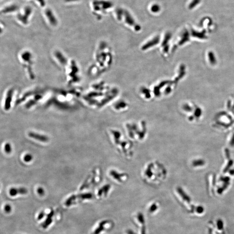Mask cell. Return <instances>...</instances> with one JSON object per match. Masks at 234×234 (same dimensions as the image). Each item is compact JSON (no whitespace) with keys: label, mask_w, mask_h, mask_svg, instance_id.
<instances>
[{"label":"cell","mask_w":234,"mask_h":234,"mask_svg":"<svg viewBox=\"0 0 234 234\" xmlns=\"http://www.w3.org/2000/svg\"><path fill=\"white\" fill-rule=\"evenodd\" d=\"M157 209V204L156 203H154V204H152L150 207V209H149V211H150V212H154V211H155Z\"/></svg>","instance_id":"obj_23"},{"label":"cell","mask_w":234,"mask_h":234,"mask_svg":"<svg viewBox=\"0 0 234 234\" xmlns=\"http://www.w3.org/2000/svg\"><path fill=\"white\" fill-rule=\"evenodd\" d=\"M66 84L70 87L77 86L82 80L80 66L76 61L69 58L63 69Z\"/></svg>","instance_id":"obj_6"},{"label":"cell","mask_w":234,"mask_h":234,"mask_svg":"<svg viewBox=\"0 0 234 234\" xmlns=\"http://www.w3.org/2000/svg\"><path fill=\"white\" fill-rule=\"evenodd\" d=\"M107 221H103L99 224V227L95 230L94 234H99L104 229V226L107 223Z\"/></svg>","instance_id":"obj_19"},{"label":"cell","mask_w":234,"mask_h":234,"mask_svg":"<svg viewBox=\"0 0 234 234\" xmlns=\"http://www.w3.org/2000/svg\"><path fill=\"white\" fill-rule=\"evenodd\" d=\"M79 0H64V1L66 2H75L79 1Z\"/></svg>","instance_id":"obj_29"},{"label":"cell","mask_w":234,"mask_h":234,"mask_svg":"<svg viewBox=\"0 0 234 234\" xmlns=\"http://www.w3.org/2000/svg\"><path fill=\"white\" fill-rule=\"evenodd\" d=\"M33 159L32 156L30 154H27L24 157V160L26 162H29Z\"/></svg>","instance_id":"obj_21"},{"label":"cell","mask_w":234,"mask_h":234,"mask_svg":"<svg viewBox=\"0 0 234 234\" xmlns=\"http://www.w3.org/2000/svg\"><path fill=\"white\" fill-rule=\"evenodd\" d=\"M108 177L113 181L119 183H123L129 179V175L124 172L115 169H111L108 172Z\"/></svg>","instance_id":"obj_9"},{"label":"cell","mask_w":234,"mask_h":234,"mask_svg":"<svg viewBox=\"0 0 234 234\" xmlns=\"http://www.w3.org/2000/svg\"><path fill=\"white\" fill-rule=\"evenodd\" d=\"M167 174V170L162 163L155 160L146 164L142 172V176L147 182L157 183L166 179Z\"/></svg>","instance_id":"obj_3"},{"label":"cell","mask_w":234,"mask_h":234,"mask_svg":"<svg viewBox=\"0 0 234 234\" xmlns=\"http://www.w3.org/2000/svg\"><path fill=\"white\" fill-rule=\"evenodd\" d=\"M37 0L42 7H44L46 5V1L45 0Z\"/></svg>","instance_id":"obj_25"},{"label":"cell","mask_w":234,"mask_h":234,"mask_svg":"<svg viewBox=\"0 0 234 234\" xmlns=\"http://www.w3.org/2000/svg\"><path fill=\"white\" fill-rule=\"evenodd\" d=\"M32 9L29 6L26 7L24 9V14H18L17 15V18L23 24L26 25L29 23V18L32 14Z\"/></svg>","instance_id":"obj_12"},{"label":"cell","mask_w":234,"mask_h":234,"mask_svg":"<svg viewBox=\"0 0 234 234\" xmlns=\"http://www.w3.org/2000/svg\"><path fill=\"white\" fill-rule=\"evenodd\" d=\"M97 179H102V172L100 170L97 171L96 169H95L87 177L80 187V190H83L85 188H88L91 185L95 184L97 182Z\"/></svg>","instance_id":"obj_8"},{"label":"cell","mask_w":234,"mask_h":234,"mask_svg":"<svg viewBox=\"0 0 234 234\" xmlns=\"http://www.w3.org/2000/svg\"><path fill=\"white\" fill-rule=\"evenodd\" d=\"M111 187V185L109 184H107L104 185L98 191V195L99 197H101L102 195L104 194L105 196H107L109 191L110 190Z\"/></svg>","instance_id":"obj_16"},{"label":"cell","mask_w":234,"mask_h":234,"mask_svg":"<svg viewBox=\"0 0 234 234\" xmlns=\"http://www.w3.org/2000/svg\"><path fill=\"white\" fill-rule=\"evenodd\" d=\"M4 210L6 212H10L11 211V207L9 205H6L4 207Z\"/></svg>","instance_id":"obj_24"},{"label":"cell","mask_w":234,"mask_h":234,"mask_svg":"<svg viewBox=\"0 0 234 234\" xmlns=\"http://www.w3.org/2000/svg\"><path fill=\"white\" fill-rule=\"evenodd\" d=\"M18 8L19 7L17 5L12 4L11 5L6 7L5 8H4L2 10L1 12L4 14H8L17 11V10H18Z\"/></svg>","instance_id":"obj_17"},{"label":"cell","mask_w":234,"mask_h":234,"mask_svg":"<svg viewBox=\"0 0 234 234\" xmlns=\"http://www.w3.org/2000/svg\"><path fill=\"white\" fill-rule=\"evenodd\" d=\"M28 193V190L24 188H12L9 190V194L11 196H16L17 194H26Z\"/></svg>","instance_id":"obj_15"},{"label":"cell","mask_w":234,"mask_h":234,"mask_svg":"<svg viewBox=\"0 0 234 234\" xmlns=\"http://www.w3.org/2000/svg\"><path fill=\"white\" fill-rule=\"evenodd\" d=\"M12 150L11 145L9 143H7L4 147V151L6 153L9 154L10 153Z\"/></svg>","instance_id":"obj_20"},{"label":"cell","mask_w":234,"mask_h":234,"mask_svg":"<svg viewBox=\"0 0 234 234\" xmlns=\"http://www.w3.org/2000/svg\"><path fill=\"white\" fill-rule=\"evenodd\" d=\"M52 57L56 64L62 69L66 66L69 59L62 51L59 49L54 50L52 51Z\"/></svg>","instance_id":"obj_10"},{"label":"cell","mask_w":234,"mask_h":234,"mask_svg":"<svg viewBox=\"0 0 234 234\" xmlns=\"http://www.w3.org/2000/svg\"><path fill=\"white\" fill-rule=\"evenodd\" d=\"M37 192L40 195H43L44 193V190L42 188H39L38 189Z\"/></svg>","instance_id":"obj_26"},{"label":"cell","mask_w":234,"mask_h":234,"mask_svg":"<svg viewBox=\"0 0 234 234\" xmlns=\"http://www.w3.org/2000/svg\"><path fill=\"white\" fill-rule=\"evenodd\" d=\"M109 135L114 146L119 154L127 159L133 157L134 147L131 140L125 138L121 131L117 129L109 130Z\"/></svg>","instance_id":"obj_2"},{"label":"cell","mask_w":234,"mask_h":234,"mask_svg":"<svg viewBox=\"0 0 234 234\" xmlns=\"http://www.w3.org/2000/svg\"><path fill=\"white\" fill-rule=\"evenodd\" d=\"M45 13L50 25L53 27H56L58 25V20L50 9H47Z\"/></svg>","instance_id":"obj_13"},{"label":"cell","mask_w":234,"mask_h":234,"mask_svg":"<svg viewBox=\"0 0 234 234\" xmlns=\"http://www.w3.org/2000/svg\"><path fill=\"white\" fill-rule=\"evenodd\" d=\"M50 89L37 87L30 88L23 92L18 96L16 105L24 103L27 109H29L45 99H47Z\"/></svg>","instance_id":"obj_1"},{"label":"cell","mask_w":234,"mask_h":234,"mask_svg":"<svg viewBox=\"0 0 234 234\" xmlns=\"http://www.w3.org/2000/svg\"><path fill=\"white\" fill-rule=\"evenodd\" d=\"M28 135L30 138L35 139L43 142H47L49 141V138L47 136L41 135L34 132H29Z\"/></svg>","instance_id":"obj_14"},{"label":"cell","mask_w":234,"mask_h":234,"mask_svg":"<svg viewBox=\"0 0 234 234\" xmlns=\"http://www.w3.org/2000/svg\"><path fill=\"white\" fill-rule=\"evenodd\" d=\"M54 215V212L53 211H51V212L47 215V218L46 221L44 222V223L42 225V226L44 229H46L48 226L50 225V224L52 222V216Z\"/></svg>","instance_id":"obj_18"},{"label":"cell","mask_w":234,"mask_h":234,"mask_svg":"<svg viewBox=\"0 0 234 234\" xmlns=\"http://www.w3.org/2000/svg\"><path fill=\"white\" fill-rule=\"evenodd\" d=\"M17 59L28 79L30 80H34L36 78L34 68L35 57L33 52L28 49L20 50L17 54Z\"/></svg>","instance_id":"obj_5"},{"label":"cell","mask_w":234,"mask_h":234,"mask_svg":"<svg viewBox=\"0 0 234 234\" xmlns=\"http://www.w3.org/2000/svg\"><path fill=\"white\" fill-rule=\"evenodd\" d=\"M138 221L141 223L142 224H143L145 222L144 218L143 217V215L141 213H139L138 214Z\"/></svg>","instance_id":"obj_22"},{"label":"cell","mask_w":234,"mask_h":234,"mask_svg":"<svg viewBox=\"0 0 234 234\" xmlns=\"http://www.w3.org/2000/svg\"><path fill=\"white\" fill-rule=\"evenodd\" d=\"M124 128L128 138L132 142L143 141L148 134L147 124L145 121L127 122L124 124Z\"/></svg>","instance_id":"obj_4"},{"label":"cell","mask_w":234,"mask_h":234,"mask_svg":"<svg viewBox=\"0 0 234 234\" xmlns=\"http://www.w3.org/2000/svg\"><path fill=\"white\" fill-rule=\"evenodd\" d=\"M44 215H45V213H44V212H40L39 214V215L38 217V220H40L43 218L44 217Z\"/></svg>","instance_id":"obj_27"},{"label":"cell","mask_w":234,"mask_h":234,"mask_svg":"<svg viewBox=\"0 0 234 234\" xmlns=\"http://www.w3.org/2000/svg\"><path fill=\"white\" fill-rule=\"evenodd\" d=\"M92 197L93 195L91 193H82L76 195H73L68 198L65 202V204L67 206H69L73 204L74 201L77 199H79V200H83L85 199H90L92 198Z\"/></svg>","instance_id":"obj_11"},{"label":"cell","mask_w":234,"mask_h":234,"mask_svg":"<svg viewBox=\"0 0 234 234\" xmlns=\"http://www.w3.org/2000/svg\"><path fill=\"white\" fill-rule=\"evenodd\" d=\"M146 227L145 226L143 225L141 229V234H146Z\"/></svg>","instance_id":"obj_28"},{"label":"cell","mask_w":234,"mask_h":234,"mask_svg":"<svg viewBox=\"0 0 234 234\" xmlns=\"http://www.w3.org/2000/svg\"><path fill=\"white\" fill-rule=\"evenodd\" d=\"M4 107L5 111H9L14 101L17 102L18 99L17 90L14 86H10L6 90L4 94Z\"/></svg>","instance_id":"obj_7"},{"label":"cell","mask_w":234,"mask_h":234,"mask_svg":"<svg viewBox=\"0 0 234 234\" xmlns=\"http://www.w3.org/2000/svg\"><path fill=\"white\" fill-rule=\"evenodd\" d=\"M127 234H136L134 231H132L131 230H129L127 231Z\"/></svg>","instance_id":"obj_30"}]
</instances>
